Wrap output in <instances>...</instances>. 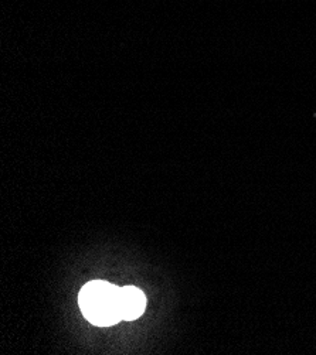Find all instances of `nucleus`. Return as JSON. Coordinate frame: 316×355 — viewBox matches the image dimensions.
Wrapping results in <instances>:
<instances>
[{
	"label": "nucleus",
	"mask_w": 316,
	"mask_h": 355,
	"mask_svg": "<svg viewBox=\"0 0 316 355\" xmlns=\"http://www.w3.org/2000/svg\"><path fill=\"white\" fill-rule=\"evenodd\" d=\"M78 306L87 320L99 327H108L119 323L121 288L105 280H92L83 286L78 295Z\"/></svg>",
	"instance_id": "nucleus-1"
},
{
	"label": "nucleus",
	"mask_w": 316,
	"mask_h": 355,
	"mask_svg": "<svg viewBox=\"0 0 316 355\" xmlns=\"http://www.w3.org/2000/svg\"><path fill=\"white\" fill-rule=\"evenodd\" d=\"M147 307L145 293L135 286L121 288V310L122 318L126 322H132L144 314Z\"/></svg>",
	"instance_id": "nucleus-2"
}]
</instances>
